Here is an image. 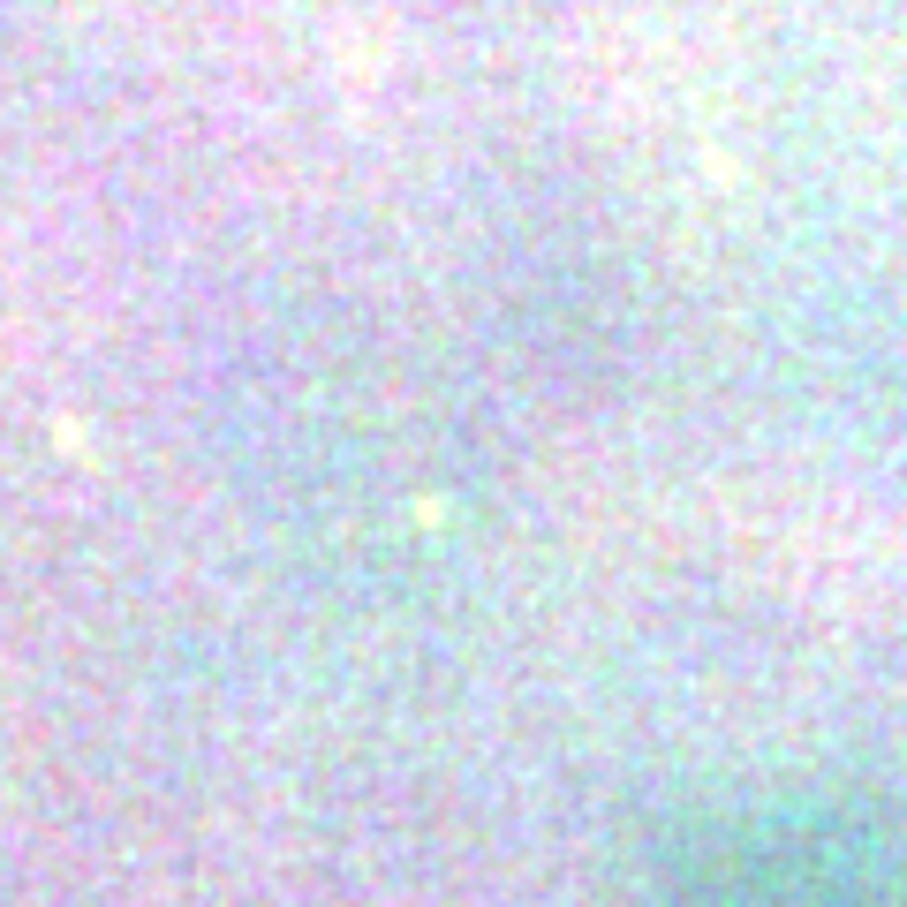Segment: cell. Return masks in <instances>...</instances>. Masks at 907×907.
Instances as JSON below:
<instances>
[{
  "mask_svg": "<svg viewBox=\"0 0 907 907\" xmlns=\"http://www.w3.org/2000/svg\"><path fill=\"white\" fill-rule=\"evenodd\" d=\"M673 907H892V892L839 847L771 839V847H741L719 870H703L688 892H673Z\"/></svg>",
  "mask_w": 907,
  "mask_h": 907,
  "instance_id": "1",
  "label": "cell"
}]
</instances>
